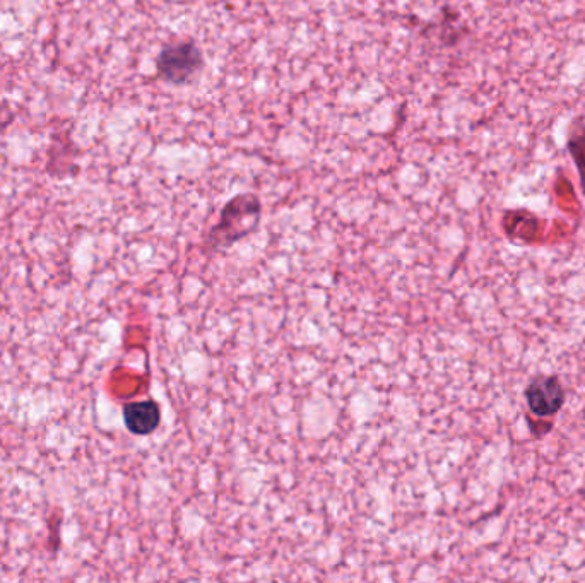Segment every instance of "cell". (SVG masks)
Instances as JSON below:
<instances>
[{"mask_svg":"<svg viewBox=\"0 0 585 583\" xmlns=\"http://www.w3.org/2000/svg\"><path fill=\"white\" fill-rule=\"evenodd\" d=\"M260 219V202L255 195L242 194L231 199L221 211L219 223L211 231L213 247H228L238 238L249 235Z\"/></svg>","mask_w":585,"mask_h":583,"instance_id":"obj_1","label":"cell"},{"mask_svg":"<svg viewBox=\"0 0 585 583\" xmlns=\"http://www.w3.org/2000/svg\"><path fill=\"white\" fill-rule=\"evenodd\" d=\"M204 67V55L201 48L192 40L168 43L156 57V74L161 81L182 86Z\"/></svg>","mask_w":585,"mask_h":583,"instance_id":"obj_2","label":"cell"},{"mask_svg":"<svg viewBox=\"0 0 585 583\" xmlns=\"http://www.w3.org/2000/svg\"><path fill=\"white\" fill-rule=\"evenodd\" d=\"M524 397L529 411L536 418H553L562 411L567 394L560 378L550 375L532 378L524 390Z\"/></svg>","mask_w":585,"mask_h":583,"instance_id":"obj_3","label":"cell"},{"mask_svg":"<svg viewBox=\"0 0 585 583\" xmlns=\"http://www.w3.org/2000/svg\"><path fill=\"white\" fill-rule=\"evenodd\" d=\"M160 419V406L156 402H132L124 407L125 426L134 435H151L160 426Z\"/></svg>","mask_w":585,"mask_h":583,"instance_id":"obj_4","label":"cell"},{"mask_svg":"<svg viewBox=\"0 0 585 583\" xmlns=\"http://www.w3.org/2000/svg\"><path fill=\"white\" fill-rule=\"evenodd\" d=\"M567 148L579 171L580 187L585 195V115L575 118L568 127Z\"/></svg>","mask_w":585,"mask_h":583,"instance_id":"obj_5","label":"cell"}]
</instances>
